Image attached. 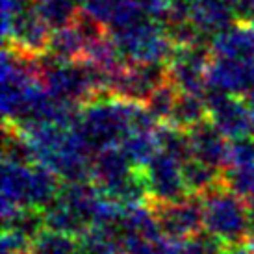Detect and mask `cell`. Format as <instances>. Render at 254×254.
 <instances>
[]
</instances>
